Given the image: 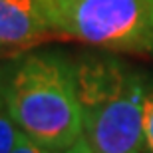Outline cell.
Returning a JSON list of instances; mask_svg holds the SVG:
<instances>
[{
  "label": "cell",
  "mask_w": 153,
  "mask_h": 153,
  "mask_svg": "<svg viewBox=\"0 0 153 153\" xmlns=\"http://www.w3.org/2000/svg\"><path fill=\"white\" fill-rule=\"evenodd\" d=\"M0 97L32 141L62 151L84 135L76 64L62 52L34 50L0 62Z\"/></svg>",
  "instance_id": "1"
},
{
  "label": "cell",
  "mask_w": 153,
  "mask_h": 153,
  "mask_svg": "<svg viewBox=\"0 0 153 153\" xmlns=\"http://www.w3.org/2000/svg\"><path fill=\"white\" fill-rule=\"evenodd\" d=\"M74 64L84 137L94 153H143L147 76L114 54H82Z\"/></svg>",
  "instance_id": "2"
},
{
  "label": "cell",
  "mask_w": 153,
  "mask_h": 153,
  "mask_svg": "<svg viewBox=\"0 0 153 153\" xmlns=\"http://www.w3.org/2000/svg\"><path fill=\"white\" fill-rule=\"evenodd\" d=\"M50 32L94 48L153 56V0H42Z\"/></svg>",
  "instance_id": "3"
},
{
  "label": "cell",
  "mask_w": 153,
  "mask_h": 153,
  "mask_svg": "<svg viewBox=\"0 0 153 153\" xmlns=\"http://www.w3.org/2000/svg\"><path fill=\"white\" fill-rule=\"evenodd\" d=\"M46 32L42 0H0V50L28 46Z\"/></svg>",
  "instance_id": "4"
},
{
  "label": "cell",
  "mask_w": 153,
  "mask_h": 153,
  "mask_svg": "<svg viewBox=\"0 0 153 153\" xmlns=\"http://www.w3.org/2000/svg\"><path fill=\"white\" fill-rule=\"evenodd\" d=\"M20 135H22V131L10 115L4 100L0 97V153H12Z\"/></svg>",
  "instance_id": "5"
},
{
  "label": "cell",
  "mask_w": 153,
  "mask_h": 153,
  "mask_svg": "<svg viewBox=\"0 0 153 153\" xmlns=\"http://www.w3.org/2000/svg\"><path fill=\"white\" fill-rule=\"evenodd\" d=\"M143 153H153V84L149 88L147 102H145V139Z\"/></svg>",
  "instance_id": "6"
},
{
  "label": "cell",
  "mask_w": 153,
  "mask_h": 153,
  "mask_svg": "<svg viewBox=\"0 0 153 153\" xmlns=\"http://www.w3.org/2000/svg\"><path fill=\"white\" fill-rule=\"evenodd\" d=\"M12 153H58V151H52V149H46L42 147V145H38L36 141H32L28 135H20V139H18L16 147L12 149Z\"/></svg>",
  "instance_id": "7"
},
{
  "label": "cell",
  "mask_w": 153,
  "mask_h": 153,
  "mask_svg": "<svg viewBox=\"0 0 153 153\" xmlns=\"http://www.w3.org/2000/svg\"><path fill=\"white\" fill-rule=\"evenodd\" d=\"M58 153H94V149L90 147V143H88V139H85L84 135L79 137L78 141L74 143V145H70L68 149H62V151Z\"/></svg>",
  "instance_id": "8"
}]
</instances>
